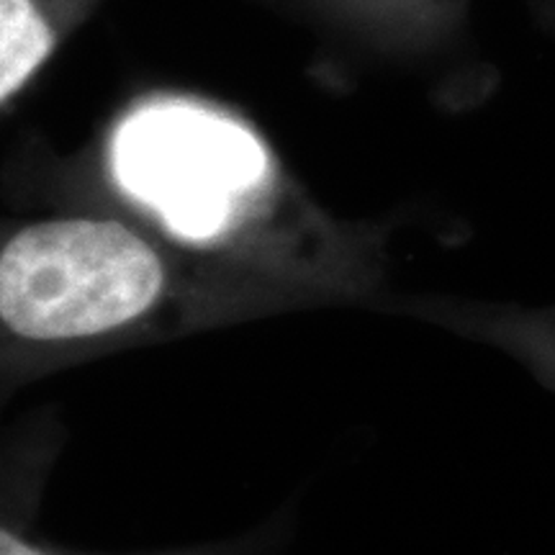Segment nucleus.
<instances>
[{
    "instance_id": "obj_1",
    "label": "nucleus",
    "mask_w": 555,
    "mask_h": 555,
    "mask_svg": "<svg viewBox=\"0 0 555 555\" xmlns=\"http://www.w3.org/2000/svg\"><path fill=\"white\" fill-rule=\"evenodd\" d=\"M116 191L178 245L317 294H363L378 270L335 229L281 221V170L258 131L191 99L137 103L108 142Z\"/></svg>"
},
{
    "instance_id": "obj_2",
    "label": "nucleus",
    "mask_w": 555,
    "mask_h": 555,
    "mask_svg": "<svg viewBox=\"0 0 555 555\" xmlns=\"http://www.w3.org/2000/svg\"><path fill=\"white\" fill-rule=\"evenodd\" d=\"M168 255L108 217H54L0 237V345L47 352L142 327L176 294Z\"/></svg>"
},
{
    "instance_id": "obj_3",
    "label": "nucleus",
    "mask_w": 555,
    "mask_h": 555,
    "mask_svg": "<svg viewBox=\"0 0 555 555\" xmlns=\"http://www.w3.org/2000/svg\"><path fill=\"white\" fill-rule=\"evenodd\" d=\"M57 47L52 0H0V108L29 86Z\"/></svg>"
},
{
    "instance_id": "obj_4",
    "label": "nucleus",
    "mask_w": 555,
    "mask_h": 555,
    "mask_svg": "<svg viewBox=\"0 0 555 555\" xmlns=\"http://www.w3.org/2000/svg\"><path fill=\"white\" fill-rule=\"evenodd\" d=\"M0 555H73L44 543H37L24 532V527L9 517H0ZM168 555H260L255 545H234V547H204V551L189 553H168Z\"/></svg>"
}]
</instances>
